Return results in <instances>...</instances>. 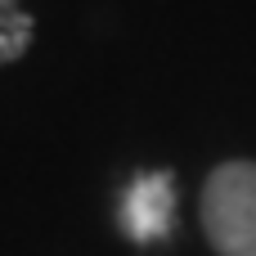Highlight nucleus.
Returning <instances> with one entry per match:
<instances>
[{
  "label": "nucleus",
  "mask_w": 256,
  "mask_h": 256,
  "mask_svg": "<svg viewBox=\"0 0 256 256\" xmlns=\"http://www.w3.org/2000/svg\"><path fill=\"white\" fill-rule=\"evenodd\" d=\"M198 220L216 256H256V162L252 158H230L212 166L202 198H198Z\"/></svg>",
  "instance_id": "nucleus-1"
},
{
  "label": "nucleus",
  "mask_w": 256,
  "mask_h": 256,
  "mask_svg": "<svg viewBox=\"0 0 256 256\" xmlns=\"http://www.w3.org/2000/svg\"><path fill=\"white\" fill-rule=\"evenodd\" d=\"M171 216H176V180L166 171H144L122 198V230L135 243L166 238L171 234Z\"/></svg>",
  "instance_id": "nucleus-2"
},
{
  "label": "nucleus",
  "mask_w": 256,
  "mask_h": 256,
  "mask_svg": "<svg viewBox=\"0 0 256 256\" xmlns=\"http://www.w3.org/2000/svg\"><path fill=\"white\" fill-rule=\"evenodd\" d=\"M32 36H36V18L27 14V4L22 0H0V68L18 63L32 50Z\"/></svg>",
  "instance_id": "nucleus-3"
}]
</instances>
